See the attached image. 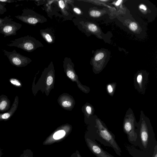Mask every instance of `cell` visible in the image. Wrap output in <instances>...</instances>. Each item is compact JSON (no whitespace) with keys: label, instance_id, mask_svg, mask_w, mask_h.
I'll return each instance as SVG.
<instances>
[{"label":"cell","instance_id":"6da1fadb","mask_svg":"<svg viewBox=\"0 0 157 157\" xmlns=\"http://www.w3.org/2000/svg\"><path fill=\"white\" fill-rule=\"evenodd\" d=\"M136 129L137 137L139 136L142 149L149 151L157 142L150 120L143 111H140V118Z\"/></svg>","mask_w":157,"mask_h":157},{"label":"cell","instance_id":"7a4b0ae2","mask_svg":"<svg viewBox=\"0 0 157 157\" xmlns=\"http://www.w3.org/2000/svg\"><path fill=\"white\" fill-rule=\"evenodd\" d=\"M96 132L102 144L112 147L117 155L121 156V151L116 141L115 136L109 130L105 124L98 118L96 119Z\"/></svg>","mask_w":157,"mask_h":157},{"label":"cell","instance_id":"3957f363","mask_svg":"<svg viewBox=\"0 0 157 157\" xmlns=\"http://www.w3.org/2000/svg\"><path fill=\"white\" fill-rule=\"evenodd\" d=\"M137 122L132 109L129 108L126 111L123 123V130L128 137L129 142L135 144L137 140L136 127Z\"/></svg>","mask_w":157,"mask_h":157},{"label":"cell","instance_id":"277c9868","mask_svg":"<svg viewBox=\"0 0 157 157\" xmlns=\"http://www.w3.org/2000/svg\"><path fill=\"white\" fill-rule=\"evenodd\" d=\"M7 45L17 47L28 52H32L37 48L44 46L40 41L29 35L12 40Z\"/></svg>","mask_w":157,"mask_h":157},{"label":"cell","instance_id":"5b68a950","mask_svg":"<svg viewBox=\"0 0 157 157\" xmlns=\"http://www.w3.org/2000/svg\"><path fill=\"white\" fill-rule=\"evenodd\" d=\"M20 15L15 17L23 22L31 25L42 23L47 21V19L43 16L39 14L30 9H25L22 11Z\"/></svg>","mask_w":157,"mask_h":157},{"label":"cell","instance_id":"8992f818","mask_svg":"<svg viewBox=\"0 0 157 157\" xmlns=\"http://www.w3.org/2000/svg\"><path fill=\"white\" fill-rule=\"evenodd\" d=\"M2 50L10 63L17 67H25L32 62L30 58L17 52L15 49L11 52L7 51L5 49Z\"/></svg>","mask_w":157,"mask_h":157},{"label":"cell","instance_id":"52a82bcc","mask_svg":"<svg viewBox=\"0 0 157 157\" xmlns=\"http://www.w3.org/2000/svg\"><path fill=\"white\" fill-rule=\"evenodd\" d=\"M22 26L21 24L13 21L12 19L8 17L2 25L0 27V33L3 34L4 37L15 35L17 32Z\"/></svg>","mask_w":157,"mask_h":157},{"label":"cell","instance_id":"ba28073f","mask_svg":"<svg viewBox=\"0 0 157 157\" xmlns=\"http://www.w3.org/2000/svg\"><path fill=\"white\" fill-rule=\"evenodd\" d=\"M148 75L143 72L137 73L134 78L135 88L139 93L144 94L148 82Z\"/></svg>","mask_w":157,"mask_h":157},{"label":"cell","instance_id":"9c48e42d","mask_svg":"<svg viewBox=\"0 0 157 157\" xmlns=\"http://www.w3.org/2000/svg\"><path fill=\"white\" fill-rule=\"evenodd\" d=\"M87 145L91 152L97 157H115L104 150L96 142L87 138Z\"/></svg>","mask_w":157,"mask_h":157},{"label":"cell","instance_id":"30bf717a","mask_svg":"<svg viewBox=\"0 0 157 157\" xmlns=\"http://www.w3.org/2000/svg\"><path fill=\"white\" fill-rule=\"evenodd\" d=\"M69 132L63 129L58 130L48 136L43 143L44 145L52 144L65 138Z\"/></svg>","mask_w":157,"mask_h":157},{"label":"cell","instance_id":"8fae6325","mask_svg":"<svg viewBox=\"0 0 157 157\" xmlns=\"http://www.w3.org/2000/svg\"><path fill=\"white\" fill-rule=\"evenodd\" d=\"M18 103V97L17 96H16L10 109L5 113H0V121H6L9 120L17 110Z\"/></svg>","mask_w":157,"mask_h":157},{"label":"cell","instance_id":"7c38bea8","mask_svg":"<svg viewBox=\"0 0 157 157\" xmlns=\"http://www.w3.org/2000/svg\"><path fill=\"white\" fill-rule=\"evenodd\" d=\"M10 107V101L5 95H0V112H6Z\"/></svg>","mask_w":157,"mask_h":157},{"label":"cell","instance_id":"4fadbf2b","mask_svg":"<svg viewBox=\"0 0 157 157\" xmlns=\"http://www.w3.org/2000/svg\"><path fill=\"white\" fill-rule=\"evenodd\" d=\"M40 33L42 37L48 44L53 43L55 40V37L53 33L49 29H41Z\"/></svg>","mask_w":157,"mask_h":157},{"label":"cell","instance_id":"5bb4252c","mask_svg":"<svg viewBox=\"0 0 157 157\" xmlns=\"http://www.w3.org/2000/svg\"><path fill=\"white\" fill-rule=\"evenodd\" d=\"M116 83L115 82L107 84L106 85V90L108 94L110 96H113L115 90Z\"/></svg>","mask_w":157,"mask_h":157},{"label":"cell","instance_id":"9a60e30c","mask_svg":"<svg viewBox=\"0 0 157 157\" xmlns=\"http://www.w3.org/2000/svg\"><path fill=\"white\" fill-rule=\"evenodd\" d=\"M10 82L14 86L17 87H21L22 84L20 80L15 78H11L9 79Z\"/></svg>","mask_w":157,"mask_h":157},{"label":"cell","instance_id":"2e32d148","mask_svg":"<svg viewBox=\"0 0 157 157\" xmlns=\"http://www.w3.org/2000/svg\"><path fill=\"white\" fill-rule=\"evenodd\" d=\"M19 157H33V153L30 149H26L23 151Z\"/></svg>","mask_w":157,"mask_h":157},{"label":"cell","instance_id":"e0dca14e","mask_svg":"<svg viewBox=\"0 0 157 157\" xmlns=\"http://www.w3.org/2000/svg\"><path fill=\"white\" fill-rule=\"evenodd\" d=\"M86 26L88 29L91 32H95L98 30L97 26L93 24L90 23L87 24Z\"/></svg>","mask_w":157,"mask_h":157},{"label":"cell","instance_id":"ac0fdd59","mask_svg":"<svg viewBox=\"0 0 157 157\" xmlns=\"http://www.w3.org/2000/svg\"><path fill=\"white\" fill-rule=\"evenodd\" d=\"M6 5V3L0 2V15L3 14L6 12L7 9L5 7Z\"/></svg>","mask_w":157,"mask_h":157},{"label":"cell","instance_id":"d6986e66","mask_svg":"<svg viewBox=\"0 0 157 157\" xmlns=\"http://www.w3.org/2000/svg\"><path fill=\"white\" fill-rule=\"evenodd\" d=\"M89 14L90 16L92 17H97L100 16L101 13L98 11L92 10L90 11Z\"/></svg>","mask_w":157,"mask_h":157},{"label":"cell","instance_id":"ffe728a7","mask_svg":"<svg viewBox=\"0 0 157 157\" xmlns=\"http://www.w3.org/2000/svg\"><path fill=\"white\" fill-rule=\"evenodd\" d=\"M57 1L58 2L59 5L61 10L63 12L65 13V5L64 1L63 0H59L58 1Z\"/></svg>","mask_w":157,"mask_h":157},{"label":"cell","instance_id":"44dd1931","mask_svg":"<svg viewBox=\"0 0 157 157\" xmlns=\"http://www.w3.org/2000/svg\"><path fill=\"white\" fill-rule=\"evenodd\" d=\"M67 76L71 79H73L74 78L75 75L72 71L70 69H67Z\"/></svg>","mask_w":157,"mask_h":157},{"label":"cell","instance_id":"7402d4cb","mask_svg":"<svg viewBox=\"0 0 157 157\" xmlns=\"http://www.w3.org/2000/svg\"><path fill=\"white\" fill-rule=\"evenodd\" d=\"M130 29L132 31H135L138 28V26L136 23L132 22L129 25Z\"/></svg>","mask_w":157,"mask_h":157},{"label":"cell","instance_id":"603a6c76","mask_svg":"<svg viewBox=\"0 0 157 157\" xmlns=\"http://www.w3.org/2000/svg\"><path fill=\"white\" fill-rule=\"evenodd\" d=\"M104 54L102 52H100L97 54L94 58L95 61H98L104 57Z\"/></svg>","mask_w":157,"mask_h":157},{"label":"cell","instance_id":"cb8c5ba5","mask_svg":"<svg viewBox=\"0 0 157 157\" xmlns=\"http://www.w3.org/2000/svg\"><path fill=\"white\" fill-rule=\"evenodd\" d=\"M71 105V102L68 101H65L62 103V105L65 107H69Z\"/></svg>","mask_w":157,"mask_h":157},{"label":"cell","instance_id":"d4e9b609","mask_svg":"<svg viewBox=\"0 0 157 157\" xmlns=\"http://www.w3.org/2000/svg\"><path fill=\"white\" fill-rule=\"evenodd\" d=\"M53 82V78L51 76H48L47 79L46 83L47 85H50Z\"/></svg>","mask_w":157,"mask_h":157},{"label":"cell","instance_id":"484cf974","mask_svg":"<svg viewBox=\"0 0 157 157\" xmlns=\"http://www.w3.org/2000/svg\"><path fill=\"white\" fill-rule=\"evenodd\" d=\"M86 110L88 114L90 115L91 114L92 112V108L90 105H87L86 107Z\"/></svg>","mask_w":157,"mask_h":157},{"label":"cell","instance_id":"4316f807","mask_svg":"<svg viewBox=\"0 0 157 157\" xmlns=\"http://www.w3.org/2000/svg\"><path fill=\"white\" fill-rule=\"evenodd\" d=\"M73 10L74 11L78 14H81L82 13V11L78 7H75Z\"/></svg>","mask_w":157,"mask_h":157},{"label":"cell","instance_id":"83f0119b","mask_svg":"<svg viewBox=\"0 0 157 157\" xmlns=\"http://www.w3.org/2000/svg\"><path fill=\"white\" fill-rule=\"evenodd\" d=\"M8 17V16H6L3 18H0V27L2 25L6 20H7Z\"/></svg>","mask_w":157,"mask_h":157},{"label":"cell","instance_id":"f1b7e54d","mask_svg":"<svg viewBox=\"0 0 157 157\" xmlns=\"http://www.w3.org/2000/svg\"><path fill=\"white\" fill-rule=\"evenodd\" d=\"M17 1L13 0H0V2H3L5 3H11L14 2H17Z\"/></svg>","mask_w":157,"mask_h":157},{"label":"cell","instance_id":"f546056e","mask_svg":"<svg viewBox=\"0 0 157 157\" xmlns=\"http://www.w3.org/2000/svg\"><path fill=\"white\" fill-rule=\"evenodd\" d=\"M152 157H157V145L155 147Z\"/></svg>","mask_w":157,"mask_h":157},{"label":"cell","instance_id":"4dcf8cb0","mask_svg":"<svg viewBox=\"0 0 157 157\" xmlns=\"http://www.w3.org/2000/svg\"><path fill=\"white\" fill-rule=\"evenodd\" d=\"M139 8L140 9H143L144 10H146L147 9L146 7L143 4H141L139 6Z\"/></svg>","mask_w":157,"mask_h":157},{"label":"cell","instance_id":"1f68e13d","mask_svg":"<svg viewBox=\"0 0 157 157\" xmlns=\"http://www.w3.org/2000/svg\"><path fill=\"white\" fill-rule=\"evenodd\" d=\"M75 154L76 155L77 157H82L78 151H76Z\"/></svg>","mask_w":157,"mask_h":157},{"label":"cell","instance_id":"d6a6232c","mask_svg":"<svg viewBox=\"0 0 157 157\" xmlns=\"http://www.w3.org/2000/svg\"><path fill=\"white\" fill-rule=\"evenodd\" d=\"M122 0H118L116 2V5L117 6H118L119 5L121 4Z\"/></svg>","mask_w":157,"mask_h":157},{"label":"cell","instance_id":"836d02e7","mask_svg":"<svg viewBox=\"0 0 157 157\" xmlns=\"http://www.w3.org/2000/svg\"><path fill=\"white\" fill-rule=\"evenodd\" d=\"M3 150L0 148V157H1L2 156L3 154Z\"/></svg>","mask_w":157,"mask_h":157},{"label":"cell","instance_id":"e575fe53","mask_svg":"<svg viewBox=\"0 0 157 157\" xmlns=\"http://www.w3.org/2000/svg\"><path fill=\"white\" fill-rule=\"evenodd\" d=\"M71 157H73V155H71Z\"/></svg>","mask_w":157,"mask_h":157}]
</instances>
